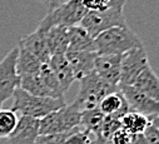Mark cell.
<instances>
[{"instance_id": "1", "label": "cell", "mask_w": 159, "mask_h": 144, "mask_svg": "<svg viewBox=\"0 0 159 144\" xmlns=\"http://www.w3.org/2000/svg\"><path fill=\"white\" fill-rule=\"evenodd\" d=\"M139 47H143L139 35L128 25L110 28L94 38V49L98 55H123Z\"/></svg>"}, {"instance_id": "2", "label": "cell", "mask_w": 159, "mask_h": 144, "mask_svg": "<svg viewBox=\"0 0 159 144\" xmlns=\"http://www.w3.org/2000/svg\"><path fill=\"white\" fill-rule=\"evenodd\" d=\"M11 98H14L11 110H14L18 115L30 117L35 119H42L43 117L66 105L64 98L38 97L20 88L14 92Z\"/></svg>"}, {"instance_id": "3", "label": "cell", "mask_w": 159, "mask_h": 144, "mask_svg": "<svg viewBox=\"0 0 159 144\" xmlns=\"http://www.w3.org/2000/svg\"><path fill=\"white\" fill-rule=\"evenodd\" d=\"M82 110L73 101L70 105H64L60 109L39 119V135H53L70 132L80 127Z\"/></svg>"}, {"instance_id": "4", "label": "cell", "mask_w": 159, "mask_h": 144, "mask_svg": "<svg viewBox=\"0 0 159 144\" xmlns=\"http://www.w3.org/2000/svg\"><path fill=\"white\" fill-rule=\"evenodd\" d=\"M125 2L114 4L104 10L87 11L79 25L84 28L92 38H95L100 33L114 28V26H125V16L123 13Z\"/></svg>"}, {"instance_id": "5", "label": "cell", "mask_w": 159, "mask_h": 144, "mask_svg": "<svg viewBox=\"0 0 159 144\" xmlns=\"http://www.w3.org/2000/svg\"><path fill=\"white\" fill-rule=\"evenodd\" d=\"M19 88L38 97L64 98V92L48 64H43L33 74L20 77Z\"/></svg>"}, {"instance_id": "6", "label": "cell", "mask_w": 159, "mask_h": 144, "mask_svg": "<svg viewBox=\"0 0 159 144\" xmlns=\"http://www.w3.org/2000/svg\"><path fill=\"white\" fill-rule=\"evenodd\" d=\"M79 82H80V88H79L78 97L74 101L79 105L80 110L98 108L100 100L105 95L119 90L116 85L109 84L102 79L95 71H92L90 74L82 78Z\"/></svg>"}, {"instance_id": "7", "label": "cell", "mask_w": 159, "mask_h": 144, "mask_svg": "<svg viewBox=\"0 0 159 144\" xmlns=\"http://www.w3.org/2000/svg\"><path fill=\"white\" fill-rule=\"evenodd\" d=\"M87 10L82 0H64L55 8L48 10V14L39 23L38 28L48 30L52 26H74L79 25Z\"/></svg>"}, {"instance_id": "8", "label": "cell", "mask_w": 159, "mask_h": 144, "mask_svg": "<svg viewBox=\"0 0 159 144\" xmlns=\"http://www.w3.org/2000/svg\"><path fill=\"white\" fill-rule=\"evenodd\" d=\"M16 56L18 45L14 47L0 61V109L20 85V78L16 73Z\"/></svg>"}, {"instance_id": "9", "label": "cell", "mask_w": 159, "mask_h": 144, "mask_svg": "<svg viewBox=\"0 0 159 144\" xmlns=\"http://www.w3.org/2000/svg\"><path fill=\"white\" fill-rule=\"evenodd\" d=\"M147 66H149V60L144 47L134 48L127 52L122 58L120 78L118 85H133L135 78Z\"/></svg>"}, {"instance_id": "10", "label": "cell", "mask_w": 159, "mask_h": 144, "mask_svg": "<svg viewBox=\"0 0 159 144\" xmlns=\"http://www.w3.org/2000/svg\"><path fill=\"white\" fill-rule=\"evenodd\" d=\"M118 89L124 97L130 112L140 113L148 118L159 115V101L149 98L132 85H118Z\"/></svg>"}, {"instance_id": "11", "label": "cell", "mask_w": 159, "mask_h": 144, "mask_svg": "<svg viewBox=\"0 0 159 144\" xmlns=\"http://www.w3.org/2000/svg\"><path fill=\"white\" fill-rule=\"evenodd\" d=\"M45 31L47 30L36 28L33 33H30L28 35H23L18 42V45L24 48L26 52H29L31 55H34L43 64H48V61L52 56L49 53L48 43H47Z\"/></svg>"}, {"instance_id": "12", "label": "cell", "mask_w": 159, "mask_h": 144, "mask_svg": "<svg viewBox=\"0 0 159 144\" xmlns=\"http://www.w3.org/2000/svg\"><path fill=\"white\" fill-rule=\"evenodd\" d=\"M123 55H97L94 61V71L109 84H119L120 64Z\"/></svg>"}, {"instance_id": "13", "label": "cell", "mask_w": 159, "mask_h": 144, "mask_svg": "<svg viewBox=\"0 0 159 144\" xmlns=\"http://www.w3.org/2000/svg\"><path fill=\"white\" fill-rule=\"evenodd\" d=\"M39 137V119L19 115L18 124L8 137L9 144H34Z\"/></svg>"}, {"instance_id": "14", "label": "cell", "mask_w": 159, "mask_h": 144, "mask_svg": "<svg viewBox=\"0 0 159 144\" xmlns=\"http://www.w3.org/2000/svg\"><path fill=\"white\" fill-rule=\"evenodd\" d=\"M97 52L94 50H82V52H66L65 58L69 61L75 80H80L94 71V61L97 58Z\"/></svg>"}, {"instance_id": "15", "label": "cell", "mask_w": 159, "mask_h": 144, "mask_svg": "<svg viewBox=\"0 0 159 144\" xmlns=\"http://www.w3.org/2000/svg\"><path fill=\"white\" fill-rule=\"evenodd\" d=\"M49 68L52 69V71L54 73L55 78L58 79L63 92L65 93L70 85L75 82V77L73 73V69L69 64V61L65 58V54H57V55H52L49 61H48Z\"/></svg>"}, {"instance_id": "16", "label": "cell", "mask_w": 159, "mask_h": 144, "mask_svg": "<svg viewBox=\"0 0 159 144\" xmlns=\"http://www.w3.org/2000/svg\"><path fill=\"white\" fill-rule=\"evenodd\" d=\"M132 87L148 95L149 98L159 101V79L158 75L154 73V70L150 68V65L147 66L143 71H140V74L135 78Z\"/></svg>"}, {"instance_id": "17", "label": "cell", "mask_w": 159, "mask_h": 144, "mask_svg": "<svg viewBox=\"0 0 159 144\" xmlns=\"http://www.w3.org/2000/svg\"><path fill=\"white\" fill-rule=\"evenodd\" d=\"M98 109L104 114V115H116L119 118H122L124 114L129 112V106L124 99V97L120 94V92H114L108 95H105L99 105Z\"/></svg>"}, {"instance_id": "18", "label": "cell", "mask_w": 159, "mask_h": 144, "mask_svg": "<svg viewBox=\"0 0 159 144\" xmlns=\"http://www.w3.org/2000/svg\"><path fill=\"white\" fill-rule=\"evenodd\" d=\"M69 37V52H82V50H94V38H92L89 33L80 25L68 26ZM66 50V52H68Z\"/></svg>"}, {"instance_id": "19", "label": "cell", "mask_w": 159, "mask_h": 144, "mask_svg": "<svg viewBox=\"0 0 159 144\" xmlns=\"http://www.w3.org/2000/svg\"><path fill=\"white\" fill-rule=\"evenodd\" d=\"M50 55L65 54L69 45L68 26H52L45 31Z\"/></svg>"}, {"instance_id": "20", "label": "cell", "mask_w": 159, "mask_h": 144, "mask_svg": "<svg viewBox=\"0 0 159 144\" xmlns=\"http://www.w3.org/2000/svg\"><path fill=\"white\" fill-rule=\"evenodd\" d=\"M120 123H122V129H124L125 132H128L132 135H138V134L144 133V130L147 129V127L150 123V118H148L140 113L129 110L127 114H124L122 117Z\"/></svg>"}, {"instance_id": "21", "label": "cell", "mask_w": 159, "mask_h": 144, "mask_svg": "<svg viewBox=\"0 0 159 144\" xmlns=\"http://www.w3.org/2000/svg\"><path fill=\"white\" fill-rule=\"evenodd\" d=\"M43 65L42 61H39L34 55L26 52L24 48L18 45V56H16V73L20 77L33 74L40 69Z\"/></svg>"}, {"instance_id": "22", "label": "cell", "mask_w": 159, "mask_h": 144, "mask_svg": "<svg viewBox=\"0 0 159 144\" xmlns=\"http://www.w3.org/2000/svg\"><path fill=\"white\" fill-rule=\"evenodd\" d=\"M103 120H104V114L98 108L82 110L80 127L90 132L94 137H100V129H102Z\"/></svg>"}, {"instance_id": "23", "label": "cell", "mask_w": 159, "mask_h": 144, "mask_svg": "<svg viewBox=\"0 0 159 144\" xmlns=\"http://www.w3.org/2000/svg\"><path fill=\"white\" fill-rule=\"evenodd\" d=\"M19 115L11 109H0V139L8 138L18 124Z\"/></svg>"}, {"instance_id": "24", "label": "cell", "mask_w": 159, "mask_h": 144, "mask_svg": "<svg viewBox=\"0 0 159 144\" xmlns=\"http://www.w3.org/2000/svg\"><path fill=\"white\" fill-rule=\"evenodd\" d=\"M120 119L116 115H104V120L102 124V129H100V137L109 140L111 138V135L122 128V123Z\"/></svg>"}, {"instance_id": "25", "label": "cell", "mask_w": 159, "mask_h": 144, "mask_svg": "<svg viewBox=\"0 0 159 144\" xmlns=\"http://www.w3.org/2000/svg\"><path fill=\"white\" fill-rule=\"evenodd\" d=\"M93 137L94 135L90 132L79 127L69 132L64 144H90Z\"/></svg>"}, {"instance_id": "26", "label": "cell", "mask_w": 159, "mask_h": 144, "mask_svg": "<svg viewBox=\"0 0 159 144\" xmlns=\"http://www.w3.org/2000/svg\"><path fill=\"white\" fill-rule=\"evenodd\" d=\"M122 2H125V0H82V5L87 11H97L108 9L109 7Z\"/></svg>"}, {"instance_id": "27", "label": "cell", "mask_w": 159, "mask_h": 144, "mask_svg": "<svg viewBox=\"0 0 159 144\" xmlns=\"http://www.w3.org/2000/svg\"><path fill=\"white\" fill-rule=\"evenodd\" d=\"M145 144H159V123L158 117L150 118V123L143 133Z\"/></svg>"}, {"instance_id": "28", "label": "cell", "mask_w": 159, "mask_h": 144, "mask_svg": "<svg viewBox=\"0 0 159 144\" xmlns=\"http://www.w3.org/2000/svg\"><path fill=\"white\" fill-rule=\"evenodd\" d=\"M69 132L53 134V135H39L34 144H64Z\"/></svg>"}, {"instance_id": "29", "label": "cell", "mask_w": 159, "mask_h": 144, "mask_svg": "<svg viewBox=\"0 0 159 144\" xmlns=\"http://www.w3.org/2000/svg\"><path fill=\"white\" fill-rule=\"evenodd\" d=\"M109 142L110 144H133V135L120 128L111 135Z\"/></svg>"}, {"instance_id": "30", "label": "cell", "mask_w": 159, "mask_h": 144, "mask_svg": "<svg viewBox=\"0 0 159 144\" xmlns=\"http://www.w3.org/2000/svg\"><path fill=\"white\" fill-rule=\"evenodd\" d=\"M39 2H40L44 7H47L48 10H50V9L55 8L57 5H59L61 3V0H39Z\"/></svg>"}, {"instance_id": "31", "label": "cell", "mask_w": 159, "mask_h": 144, "mask_svg": "<svg viewBox=\"0 0 159 144\" xmlns=\"http://www.w3.org/2000/svg\"><path fill=\"white\" fill-rule=\"evenodd\" d=\"M90 144H110V142L104 139V138H102V137H94L92 139Z\"/></svg>"}]
</instances>
